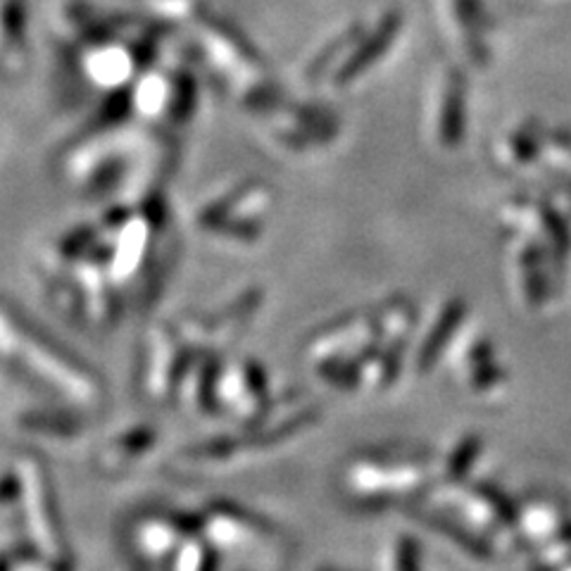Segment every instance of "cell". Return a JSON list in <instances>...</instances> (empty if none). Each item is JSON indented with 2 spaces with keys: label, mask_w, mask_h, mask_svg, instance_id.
<instances>
[{
  "label": "cell",
  "mask_w": 571,
  "mask_h": 571,
  "mask_svg": "<svg viewBox=\"0 0 571 571\" xmlns=\"http://www.w3.org/2000/svg\"><path fill=\"white\" fill-rule=\"evenodd\" d=\"M253 120L271 148L297 158L321 153L339 136V120L333 112L313 102L291 100L286 94L253 114Z\"/></svg>",
  "instance_id": "cell-4"
},
{
  "label": "cell",
  "mask_w": 571,
  "mask_h": 571,
  "mask_svg": "<svg viewBox=\"0 0 571 571\" xmlns=\"http://www.w3.org/2000/svg\"><path fill=\"white\" fill-rule=\"evenodd\" d=\"M275 203L271 186L259 179L239 181L198 205L193 224L207 239L253 241L263 231L265 217Z\"/></svg>",
  "instance_id": "cell-3"
},
{
  "label": "cell",
  "mask_w": 571,
  "mask_h": 571,
  "mask_svg": "<svg viewBox=\"0 0 571 571\" xmlns=\"http://www.w3.org/2000/svg\"><path fill=\"white\" fill-rule=\"evenodd\" d=\"M186 24L205 70L219 86L227 88V94L245 114L251 117L283 96L263 53L236 24L217 15L205 3L193 12Z\"/></svg>",
  "instance_id": "cell-1"
},
{
  "label": "cell",
  "mask_w": 571,
  "mask_h": 571,
  "mask_svg": "<svg viewBox=\"0 0 571 571\" xmlns=\"http://www.w3.org/2000/svg\"><path fill=\"white\" fill-rule=\"evenodd\" d=\"M158 444V434L153 428H132L126 436H120L112 440V446L106 448L102 458H106L112 470H126L141 460V455H146Z\"/></svg>",
  "instance_id": "cell-7"
},
{
  "label": "cell",
  "mask_w": 571,
  "mask_h": 571,
  "mask_svg": "<svg viewBox=\"0 0 571 571\" xmlns=\"http://www.w3.org/2000/svg\"><path fill=\"white\" fill-rule=\"evenodd\" d=\"M136 120L162 134L184 129L198 108V80L186 68L153 64L129 88Z\"/></svg>",
  "instance_id": "cell-2"
},
{
  "label": "cell",
  "mask_w": 571,
  "mask_h": 571,
  "mask_svg": "<svg viewBox=\"0 0 571 571\" xmlns=\"http://www.w3.org/2000/svg\"><path fill=\"white\" fill-rule=\"evenodd\" d=\"M155 17H160L165 22H189L193 17V12H196L203 0H143Z\"/></svg>",
  "instance_id": "cell-8"
},
{
  "label": "cell",
  "mask_w": 571,
  "mask_h": 571,
  "mask_svg": "<svg viewBox=\"0 0 571 571\" xmlns=\"http://www.w3.org/2000/svg\"><path fill=\"white\" fill-rule=\"evenodd\" d=\"M29 64V8L24 0H0V72L22 76Z\"/></svg>",
  "instance_id": "cell-5"
},
{
  "label": "cell",
  "mask_w": 571,
  "mask_h": 571,
  "mask_svg": "<svg viewBox=\"0 0 571 571\" xmlns=\"http://www.w3.org/2000/svg\"><path fill=\"white\" fill-rule=\"evenodd\" d=\"M396 24H398L396 17H386L374 32L362 29V34L357 36V41L353 44L350 53L341 62V68L336 70V74L331 76L329 86L348 88L350 84H355L360 80V74H365L372 68V64L386 53V48L391 46V38L396 34Z\"/></svg>",
  "instance_id": "cell-6"
}]
</instances>
